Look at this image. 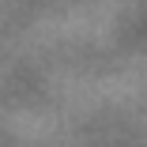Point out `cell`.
I'll return each instance as SVG.
<instances>
[]
</instances>
